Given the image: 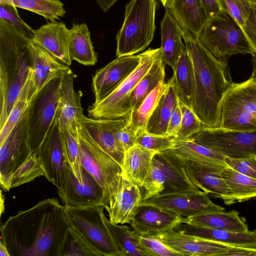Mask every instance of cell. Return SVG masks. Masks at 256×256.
<instances>
[{
  "instance_id": "cell-1",
  "label": "cell",
  "mask_w": 256,
  "mask_h": 256,
  "mask_svg": "<svg viewBox=\"0 0 256 256\" xmlns=\"http://www.w3.org/2000/svg\"><path fill=\"white\" fill-rule=\"evenodd\" d=\"M70 226L57 198L39 202L10 216L0 227L10 256H59Z\"/></svg>"
},
{
  "instance_id": "cell-2",
  "label": "cell",
  "mask_w": 256,
  "mask_h": 256,
  "mask_svg": "<svg viewBox=\"0 0 256 256\" xmlns=\"http://www.w3.org/2000/svg\"><path fill=\"white\" fill-rule=\"evenodd\" d=\"M181 30L195 76L192 109L206 128L220 127L222 101L234 83L228 60L216 58L198 38L182 28Z\"/></svg>"
},
{
  "instance_id": "cell-3",
  "label": "cell",
  "mask_w": 256,
  "mask_h": 256,
  "mask_svg": "<svg viewBox=\"0 0 256 256\" xmlns=\"http://www.w3.org/2000/svg\"><path fill=\"white\" fill-rule=\"evenodd\" d=\"M30 40L0 18V129L30 74Z\"/></svg>"
},
{
  "instance_id": "cell-4",
  "label": "cell",
  "mask_w": 256,
  "mask_h": 256,
  "mask_svg": "<svg viewBox=\"0 0 256 256\" xmlns=\"http://www.w3.org/2000/svg\"><path fill=\"white\" fill-rule=\"evenodd\" d=\"M156 0H130L122 25L116 36V56L134 55L152 40L156 30Z\"/></svg>"
},
{
  "instance_id": "cell-5",
  "label": "cell",
  "mask_w": 256,
  "mask_h": 256,
  "mask_svg": "<svg viewBox=\"0 0 256 256\" xmlns=\"http://www.w3.org/2000/svg\"><path fill=\"white\" fill-rule=\"evenodd\" d=\"M216 58L228 60L232 56L256 52L244 32L232 17L224 11L209 18L198 38Z\"/></svg>"
},
{
  "instance_id": "cell-6",
  "label": "cell",
  "mask_w": 256,
  "mask_h": 256,
  "mask_svg": "<svg viewBox=\"0 0 256 256\" xmlns=\"http://www.w3.org/2000/svg\"><path fill=\"white\" fill-rule=\"evenodd\" d=\"M80 160L104 190L108 206L114 204L123 173L122 166L104 151L80 124Z\"/></svg>"
},
{
  "instance_id": "cell-7",
  "label": "cell",
  "mask_w": 256,
  "mask_h": 256,
  "mask_svg": "<svg viewBox=\"0 0 256 256\" xmlns=\"http://www.w3.org/2000/svg\"><path fill=\"white\" fill-rule=\"evenodd\" d=\"M105 207L104 204L64 206V211L70 226L101 256H122L105 222Z\"/></svg>"
},
{
  "instance_id": "cell-8",
  "label": "cell",
  "mask_w": 256,
  "mask_h": 256,
  "mask_svg": "<svg viewBox=\"0 0 256 256\" xmlns=\"http://www.w3.org/2000/svg\"><path fill=\"white\" fill-rule=\"evenodd\" d=\"M162 54L161 48H148L142 53L136 68L109 96L88 109V116L94 119L112 120L125 116L132 110L131 94L140 80Z\"/></svg>"
},
{
  "instance_id": "cell-9",
  "label": "cell",
  "mask_w": 256,
  "mask_h": 256,
  "mask_svg": "<svg viewBox=\"0 0 256 256\" xmlns=\"http://www.w3.org/2000/svg\"><path fill=\"white\" fill-rule=\"evenodd\" d=\"M256 80L250 77L234 83L225 95L221 112L220 127L234 130H256Z\"/></svg>"
},
{
  "instance_id": "cell-10",
  "label": "cell",
  "mask_w": 256,
  "mask_h": 256,
  "mask_svg": "<svg viewBox=\"0 0 256 256\" xmlns=\"http://www.w3.org/2000/svg\"><path fill=\"white\" fill-rule=\"evenodd\" d=\"M64 76L56 78L47 84L34 98L29 105L30 144L32 152L37 155L54 121Z\"/></svg>"
},
{
  "instance_id": "cell-11",
  "label": "cell",
  "mask_w": 256,
  "mask_h": 256,
  "mask_svg": "<svg viewBox=\"0 0 256 256\" xmlns=\"http://www.w3.org/2000/svg\"><path fill=\"white\" fill-rule=\"evenodd\" d=\"M189 138L227 158L240 159L256 156V130L205 128Z\"/></svg>"
},
{
  "instance_id": "cell-12",
  "label": "cell",
  "mask_w": 256,
  "mask_h": 256,
  "mask_svg": "<svg viewBox=\"0 0 256 256\" xmlns=\"http://www.w3.org/2000/svg\"><path fill=\"white\" fill-rule=\"evenodd\" d=\"M0 146V184L4 191L8 192L11 188L12 174L32 153L29 140L28 108Z\"/></svg>"
},
{
  "instance_id": "cell-13",
  "label": "cell",
  "mask_w": 256,
  "mask_h": 256,
  "mask_svg": "<svg viewBox=\"0 0 256 256\" xmlns=\"http://www.w3.org/2000/svg\"><path fill=\"white\" fill-rule=\"evenodd\" d=\"M58 194L64 206H108L104 190L94 178L83 168V181L80 182L68 162L64 170L62 186L58 190Z\"/></svg>"
},
{
  "instance_id": "cell-14",
  "label": "cell",
  "mask_w": 256,
  "mask_h": 256,
  "mask_svg": "<svg viewBox=\"0 0 256 256\" xmlns=\"http://www.w3.org/2000/svg\"><path fill=\"white\" fill-rule=\"evenodd\" d=\"M151 205L172 212L184 218L204 213L224 211L202 191L162 193L142 200L140 205Z\"/></svg>"
},
{
  "instance_id": "cell-15",
  "label": "cell",
  "mask_w": 256,
  "mask_h": 256,
  "mask_svg": "<svg viewBox=\"0 0 256 256\" xmlns=\"http://www.w3.org/2000/svg\"><path fill=\"white\" fill-rule=\"evenodd\" d=\"M141 60L142 53L117 56L96 70L92 78L93 104L99 103L112 92L136 68Z\"/></svg>"
},
{
  "instance_id": "cell-16",
  "label": "cell",
  "mask_w": 256,
  "mask_h": 256,
  "mask_svg": "<svg viewBox=\"0 0 256 256\" xmlns=\"http://www.w3.org/2000/svg\"><path fill=\"white\" fill-rule=\"evenodd\" d=\"M130 112L124 117L112 120L94 119L84 116L80 124L92 139L122 166L125 151L116 137V132L127 126Z\"/></svg>"
},
{
  "instance_id": "cell-17",
  "label": "cell",
  "mask_w": 256,
  "mask_h": 256,
  "mask_svg": "<svg viewBox=\"0 0 256 256\" xmlns=\"http://www.w3.org/2000/svg\"><path fill=\"white\" fill-rule=\"evenodd\" d=\"M184 160L186 174L195 186L214 198L222 199L226 205L235 203L232 194L222 176L221 172L226 166L202 164Z\"/></svg>"
},
{
  "instance_id": "cell-18",
  "label": "cell",
  "mask_w": 256,
  "mask_h": 256,
  "mask_svg": "<svg viewBox=\"0 0 256 256\" xmlns=\"http://www.w3.org/2000/svg\"><path fill=\"white\" fill-rule=\"evenodd\" d=\"M184 218L160 207L140 205L130 224L139 236L154 238L174 230L183 222Z\"/></svg>"
},
{
  "instance_id": "cell-19",
  "label": "cell",
  "mask_w": 256,
  "mask_h": 256,
  "mask_svg": "<svg viewBox=\"0 0 256 256\" xmlns=\"http://www.w3.org/2000/svg\"><path fill=\"white\" fill-rule=\"evenodd\" d=\"M46 179L60 189L66 161L60 128L54 120L42 143L38 154Z\"/></svg>"
},
{
  "instance_id": "cell-20",
  "label": "cell",
  "mask_w": 256,
  "mask_h": 256,
  "mask_svg": "<svg viewBox=\"0 0 256 256\" xmlns=\"http://www.w3.org/2000/svg\"><path fill=\"white\" fill-rule=\"evenodd\" d=\"M31 70L32 94L34 98L50 81L72 72L70 66L64 64L36 43L30 40L28 43Z\"/></svg>"
},
{
  "instance_id": "cell-21",
  "label": "cell",
  "mask_w": 256,
  "mask_h": 256,
  "mask_svg": "<svg viewBox=\"0 0 256 256\" xmlns=\"http://www.w3.org/2000/svg\"><path fill=\"white\" fill-rule=\"evenodd\" d=\"M154 238L182 256H223L231 246L174 230Z\"/></svg>"
},
{
  "instance_id": "cell-22",
  "label": "cell",
  "mask_w": 256,
  "mask_h": 256,
  "mask_svg": "<svg viewBox=\"0 0 256 256\" xmlns=\"http://www.w3.org/2000/svg\"><path fill=\"white\" fill-rule=\"evenodd\" d=\"M152 161L164 174V190L162 193L202 191L188 178L185 170L184 160L172 149L157 152Z\"/></svg>"
},
{
  "instance_id": "cell-23",
  "label": "cell",
  "mask_w": 256,
  "mask_h": 256,
  "mask_svg": "<svg viewBox=\"0 0 256 256\" xmlns=\"http://www.w3.org/2000/svg\"><path fill=\"white\" fill-rule=\"evenodd\" d=\"M75 76L72 72L64 74L60 86L54 120L60 128L71 127L76 129L84 116L81 104V93L74 86Z\"/></svg>"
},
{
  "instance_id": "cell-24",
  "label": "cell",
  "mask_w": 256,
  "mask_h": 256,
  "mask_svg": "<svg viewBox=\"0 0 256 256\" xmlns=\"http://www.w3.org/2000/svg\"><path fill=\"white\" fill-rule=\"evenodd\" d=\"M69 30L64 23L51 21L34 30L31 40L70 66L72 60L69 49Z\"/></svg>"
},
{
  "instance_id": "cell-25",
  "label": "cell",
  "mask_w": 256,
  "mask_h": 256,
  "mask_svg": "<svg viewBox=\"0 0 256 256\" xmlns=\"http://www.w3.org/2000/svg\"><path fill=\"white\" fill-rule=\"evenodd\" d=\"M142 200L140 188L129 181L122 174L114 204L105 207L109 220L116 224H130Z\"/></svg>"
},
{
  "instance_id": "cell-26",
  "label": "cell",
  "mask_w": 256,
  "mask_h": 256,
  "mask_svg": "<svg viewBox=\"0 0 256 256\" xmlns=\"http://www.w3.org/2000/svg\"><path fill=\"white\" fill-rule=\"evenodd\" d=\"M173 230L228 246L256 248V230L234 232L184 222L179 224Z\"/></svg>"
},
{
  "instance_id": "cell-27",
  "label": "cell",
  "mask_w": 256,
  "mask_h": 256,
  "mask_svg": "<svg viewBox=\"0 0 256 256\" xmlns=\"http://www.w3.org/2000/svg\"><path fill=\"white\" fill-rule=\"evenodd\" d=\"M166 8L182 28L199 38L208 20L200 0H172Z\"/></svg>"
},
{
  "instance_id": "cell-28",
  "label": "cell",
  "mask_w": 256,
  "mask_h": 256,
  "mask_svg": "<svg viewBox=\"0 0 256 256\" xmlns=\"http://www.w3.org/2000/svg\"><path fill=\"white\" fill-rule=\"evenodd\" d=\"M160 34L162 60L174 70L186 46L180 26L167 8L160 23Z\"/></svg>"
},
{
  "instance_id": "cell-29",
  "label": "cell",
  "mask_w": 256,
  "mask_h": 256,
  "mask_svg": "<svg viewBox=\"0 0 256 256\" xmlns=\"http://www.w3.org/2000/svg\"><path fill=\"white\" fill-rule=\"evenodd\" d=\"M234 232H246L248 228L245 220L235 210L218 211L184 218L182 223Z\"/></svg>"
},
{
  "instance_id": "cell-30",
  "label": "cell",
  "mask_w": 256,
  "mask_h": 256,
  "mask_svg": "<svg viewBox=\"0 0 256 256\" xmlns=\"http://www.w3.org/2000/svg\"><path fill=\"white\" fill-rule=\"evenodd\" d=\"M157 152L135 144L124 152L122 166L124 176L140 188Z\"/></svg>"
},
{
  "instance_id": "cell-31",
  "label": "cell",
  "mask_w": 256,
  "mask_h": 256,
  "mask_svg": "<svg viewBox=\"0 0 256 256\" xmlns=\"http://www.w3.org/2000/svg\"><path fill=\"white\" fill-rule=\"evenodd\" d=\"M168 86L160 98L159 102L150 117L145 130L150 134L168 136L167 130L173 110L178 103V96L171 80Z\"/></svg>"
},
{
  "instance_id": "cell-32",
  "label": "cell",
  "mask_w": 256,
  "mask_h": 256,
  "mask_svg": "<svg viewBox=\"0 0 256 256\" xmlns=\"http://www.w3.org/2000/svg\"><path fill=\"white\" fill-rule=\"evenodd\" d=\"M171 80L179 99L192 108L195 92V76L192 60L186 48L176 62Z\"/></svg>"
},
{
  "instance_id": "cell-33",
  "label": "cell",
  "mask_w": 256,
  "mask_h": 256,
  "mask_svg": "<svg viewBox=\"0 0 256 256\" xmlns=\"http://www.w3.org/2000/svg\"><path fill=\"white\" fill-rule=\"evenodd\" d=\"M69 49L71 58L84 66H94L97 55L86 23L74 24L69 30Z\"/></svg>"
},
{
  "instance_id": "cell-34",
  "label": "cell",
  "mask_w": 256,
  "mask_h": 256,
  "mask_svg": "<svg viewBox=\"0 0 256 256\" xmlns=\"http://www.w3.org/2000/svg\"><path fill=\"white\" fill-rule=\"evenodd\" d=\"M180 157L205 164L226 166V156L206 146L198 144L190 138L176 140L172 148Z\"/></svg>"
},
{
  "instance_id": "cell-35",
  "label": "cell",
  "mask_w": 256,
  "mask_h": 256,
  "mask_svg": "<svg viewBox=\"0 0 256 256\" xmlns=\"http://www.w3.org/2000/svg\"><path fill=\"white\" fill-rule=\"evenodd\" d=\"M165 65L161 54L133 90L130 96L132 110L137 108L154 89L165 82Z\"/></svg>"
},
{
  "instance_id": "cell-36",
  "label": "cell",
  "mask_w": 256,
  "mask_h": 256,
  "mask_svg": "<svg viewBox=\"0 0 256 256\" xmlns=\"http://www.w3.org/2000/svg\"><path fill=\"white\" fill-rule=\"evenodd\" d=\"M168 86V81L160 83L144 100L140 106L130 112L128 126L136 134L145 130L147 122Z\"/></svg>"
},
{
  "instance_id": "cell-37",
  "label": "cell",
  "mask_w": 256,
  "mask_h": 256,
  "mask_svg": "<svg viewBox=\"0 0 256 256\" xmlns=\"http://www.w3.org/2000/svg\"><path fill=\"white\" fill-rule=\"evenodd\" d=\"M222 176L228 186L234 202H242L256 198V180L224 166Z\"/></svg>"
},
{
  "instance_id": "cell-38",
  "label": "cell",
  "mask_w": 256,
  "mask_h": 256,
  "mask_svg": "<svg viewBox=\"0 0 256 256\" xmlns=\"http://www.w3.org/2000/svg\"><path fill=\"white\" fill-rule=\"evenodd\" d=\"M104 221L122 256H146L138 244V234L126 225L112 222L106 216Z\"/></svg>"
},
{
  "instance_id": "cell-39",
  "label": "cell",
  "mask_w": 256,
  "mask_h": 256,
  "mask_svg": "<svg viewBox=\"0 0 256 256\" xmlns=\"http://www.w3.org/2000/svg\"><path fill=\"white\" fill-rule=\"evenodd\" d=\"M78 128L75 129L71 127H65L60 130L66 161L74 175L78 180L82 182L83 168L80 160Z\"/></svg>"
},
{
  "instance_id": "cell-40",
  "label": "cell",
  "mask_w": 256,
  "mask_h": 256,
  "mask_svg": "<svg viewBox=\"0 0 256 256\" xmlns=\"http://www.w3.org/2000/svg\"><path fill=\"white\" fill-rule=\"evenodd\" d=\"M30 74L3 127L0 129V145L4 142L12 128L21 119L33 99Z\"/></svg>"
},
{
  "instance_id": "cell-41",
  "label": "cell",
  "mask_w": 256,
  "mask_h": 256,
  "mask_svg": "<svg viewBox=\"0 0 256 256\" xmlns=\"http://www.w3.org/2000/svg\"><path fill=\"white\" fill-rule=\"evenodd\" d=\"M16 7L37 14L46 20L54 21L66 14L60 0H12Z\"/></svg>"
},
{
  "instance_id": "cell-42",
  "label": "cell",
  "mask_w": 256,
  "mask_h": 256,
  "mask_svg": "<svg viewBox=\"0 0 256 256\" xmlns=\"http://www.w3.org/2000/svg\"><path fill=\"white\" fill-rule=\"evenodd\" d=\"M41 176L46 177L42 162L36 154L32 152L12 174L10 179V188L18 186Z\"/></svg>"
},
{
  "instance_id": "cell-43",
  "label": "cell",
  "mask_w": 256,
  "mask_h": 256,
  "mask_svg": "<svg viewBox=\"0 0 256 256\" xmlns=\"http://www.w3.org/2000/svg\"><path fill=\"white\" fill-rule=\"evenodd\" d=\"M101 256L72 227L67 230L62 244L59 256Z\"/></svg>"
},
{
  "instance_id": "cell-44",
  "label": "cell",
  "mask_w": 256,
  "mask_h": 256,
  "mask_svg": "<svg viewBox=\"0 0 256 256\" xmlns=\"http://www.w3.org/2000/svg\"><path fill=\"white\" fill-rule=\"evenodd\" d=\"M182 118L176 140H185L206 128L190 107L184 104L178 98Z\"/></svg>"
},
{
  "instance_id": "cell-45",
  "label": "cell",
  "mask_w": 256,
  "mask_h": 256,
  "mask_svg": "<svg viewBox=\"0 0 256 256\" xmlns=\"http://www.w3.org/2000/svg\"><path fill=\"white\" fill-rule=\"evenodd\" d=\"M164 173L152 161L140 188L144 190L142 200L162 194L164 190Z\"/></svg>"
},
{
  "instance_id": "cell-46",
  "label": "cell",
  "mask_w": 256,
  "mask_h": 256,
  "mask_svg": "<svg viewBox=\"0 0 256 256\" xmlns=\"http://www.w3.org/2000/svg\"><path fill=\"white\" fill-rule=\"evenodd\" d=\"M0 18L10 24L26 38L32 39L34 30L20 18L12 0H0Z\"/></svg>"
},
{
  "instance_id": "cell-47",
  "label": "cell",
  "mask_w": 256,
  "mask_h": 256,
  "mask_svg": "<svg viewBox=\"0 0 256 256\" xmlns=\"http://www.w3.org/2000/svg\"><path fill=\"white\" fill-rule=\"evenodd\" d=\"M220 11L229 14L242 30L250 11L252 0H217Z\"/></svg>"
},
{
  "instance_id": "cell-48",
  "label": "cell",
  "mask_w": 256,
  "mask_h": 256,
  "mask_svg": "<svg viewBox=\"0 0 256 256\" xmlns=\"http://www.w3.org/2000/svg\"><path fill=\"white\" fill-rule=\"evenodd\" d=\"M136 144L150 150L160 152L173 148L174 138L150 134L142 130L136 134Z\"/></svg>"
},
{
  "instance_id": "cell-49",
  "label": "cell",
  "mask_w": 256,
  "mask_h": 256,
  "mask_svg": "<svg viewBox=\"0 0 256 256\" xmlns=\"http://www.w3.org/2000/svg\"><path fill=\"white\" fill-rule=\"evenodd\" d=\"M138 244L146 256H182L154 237L138 234Z\"/></svg>"
},
{
  "instance_id": "cell-50",
  "label": "cell",
  "mask_w": 256,
  "mask_h": 256,
  "mask_svg": "<svg viewBox=\"0 0 256 256\" xmlns=\"http://www.w3.org/2000/svg\"><path fill=\"white\" fill-rule=\"evenodd\" d=\"M224 163L226 166L256 180V156L240 159L226 157Z\"/></svg>"
},
{
  "instance_id": "cell-51",
  "label": "cell",
  "mask_w": 256,
  "mask_h": 256,
  "mask_svg": "<svg viewBox=\"0 0 256 256\" xmlns=\"http://www.w3.org/2000/svg\"><path fill=\"white\" fill-rule=\"evenodd\" d=\"M242 30L256 52V0H252L250 13Z\"/></svg>"
},
{
  "instance_id": "cell-52",
  "label": "cell",
  "mask_w": 256,
  "mask_h": 256,
  "mask_svg": "<svg viewBox=\"0 0 256 256\" xmlns=\"http://www.w3.org/2000/svg\"><path fill=\"white\" fill-rule=\"evenodd\" d=\"M116 137L125 152L136 144V134L128 125L116 132Z\"/></svg>"
},
{
  "instance_id": "cell-53",
  "label": "cell",
  "mask_w": 256,
  "mask_h": 256,
  "mask_svg": "<svg viewBox=\"0 0 256 256\" xmlns=\"http://www.w3.org/2000/svg\"><path fill=\"white\" fill-rule=\"evenodd\" d=\"M182 118V114L178 102L175 106L170 118L167 136L176 138L180 130Z\"/></svg>"
},
{
  "instance_id": "cell-54",
  "label": "cell",
  "mask_w": 256,
  "mask_h": 256,
  "mask_svg": "<svg viewBox=\"0 0 256 256\" xmlns=\"http://www.w3.org/2000/svg\"><path fill=\"white\" fill-rule=\"evenodd\" d=\"M256 256V248L231 246L223 256Z\"/></svg>"
},
{
  "instance_id": "cell-55",
  "label": "cell",
  "mask_w": 256,
  "mask_h": 256,
  "mask_svg": "<svg viewBox=\"0 0 256 256\" xmlns=\"http://www.w3.org/2000/svg\"><path fill=\"white\" fill-rule=\"evenodd\" d=\"M200 1L208 20L217 15L220 12L217 0H200Z\"/></svg>"
},
{
  "instance_id": "cell-56",
  "label": "cell",
  "mask_w": 256,
  "mask_h": 256,
  "mask_svg": "<svg viewBox=\"0 0 256 256\" xmlns=\"http://www.w3.org/2000/svg\"><path fill=\"white\" fill-rule=\"evenodd\" d=\"M118 0H96L97 4L102 10L106 12L118 1Z\"/></svg>"
},
{
  "instance_id": "cell-57",
  "label": "cell",
  "mask_w": 256,
  "mask_h": 256,
  "mask_svg": "<svg viewBox=\"0 0 256 256\" xmlns=\"http://www.w3.org/2000/svg\"><path fill=\"white\" fill-rule=\"evenodd\" d=\"M0 256H10L6 246L2 240L0 242Z\"/></svg>"
},
{
  "instance_id": "cell-58",
  "label": "cell",
  "mask_w": 256,
  "mask_h": 256,
  "mask_svg": "<svg viewBox=\"0 0 256 256\" xmlns=\"http://www.w3.org/2000/svg\"><path fill=\"white\" fill-rule=\"evenodd\" d=\"M162 5L166 8L172 0H160Z\"/></svg>"
},
{
  "instance_id": "cell-59",
  "label": "cell",
  "mask_w": 256,
  "mask_h": 256,
  "mask_svg": "<svg viewBox=\"0 0 256 256\" xmlns=\"http://www.w3.org/2000/svg\"><path fill=\"white\" fill-rule=\"evenodd\" d=\"M254 121H255V122H256V118H254Z\"/></svg>"
},
{
  "instance_id": "cell-60",
  "label": "cell",
  "mask_w": 256,
  "mask_h": 256,
  "mask_svg": "<svg viewBox=\"0 0 256 256\" xmlns=\"http://www.w3.org/2000/svg\"></svg>"
}]
</instances>
